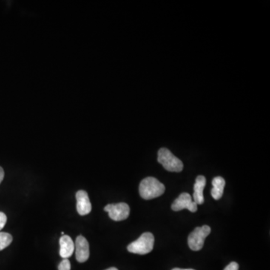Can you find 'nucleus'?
Instances as JSON below:
<instances>
[{
	"label": "nucleus",
	"mask_w": 270,
	"mask_h": 270,
	"mask_svg": "<svg viewBox=\"0 0 270 270\" xmlns=\"http://www.w3.org/2000/svg\"><path fill=\"white\" fill-rule=\"evenodd\" d=\"M76 259L79 263H84L89 257V245L83 236L77 237L75 245Z\"/></svg>",
	"instance_id": "nucleus-7"
},
{
	"label": "nucleus",
	"mask_w": 270,
	"mask_h": 270,
	"mask_svg": "<svg viewBox=\"0 0 270 270\" xmlns=\"http://www.w3.org/2000/svg\"><path fill=\"white\" fill-rule=\"evenodd\" d=\"M165 191V186L154 177L143 179L139 186L140 196L145 200H151L160 197Z\"/></svg>",
	"instance_id": "nucleus-1"
},
{
	"label": "nucleus",
	"mask_w": 270,
	"mask_h": 270,
	"mask_svg": "<svg viewBox=\"0 0 270 270\" xmlns=\"http://www.w3.org/2000/svg\"><path fill=\"white\" fill-rule=\"evenodd\" d=\"M211 233V228L208 225L196 228L188 238V244L192 251H200L204 245L205 240Z\"/></svg>",
	"instance_id": "nucleus-4"
},
{
	"label": "nucleus",
	"mask_w": 270,
	"mask_h": 270,
	"mask_svg": "<svg viewBox=\"0 0 270 270\" xmlns=\"http://www.w3.org/2000/svg\"><path fill=\"white\" fill-rule=\"evenodd\" d=\"M60 254L63 259H68L73 254L75 244L69 236L64 235L60 240Z\"/></svg>",
	"instance_id": "nucleus-9"
},
{
	"label": "nucleus",
	"mask_w": 270,
	"mask_h": 270,
	"mask_svg": "<svg viewBox=\"0 0 270 270\" xmlns=\"http://www.w3.org/2000/svg\"><path fill=\"white\" fill-rule=\"evenodd\" d=\"M104 209L109 213V217L116 222L126 220L130 213V208L126 203L108 204Z\"/></svg>",
	"instance_id": "nucleus-5"
},
{
	"label": "nucleus",
	"mask_w": 270,
	"mask_h": 270,
	"mask_svg": "<svg viewBox=\"0 0 270 270\" xmlns=\"http://www.w3.org/2000/svg\"><path fill=\"white\" fill-rule=\"evenodd\" d=\"M158 161L165 170L170 172H181L183 170V164L181 160L165 148H161L158 151Z\"/></svg>",
	"instance_id": "nucleus-3"
},
{
	"label": "nucleus",
	"mask_w": 270,
	"mask_h": 270,
	"mask_svg": "<svg viewBox=\"0 0 270 270\" xmlns=\"http://www.w3.org/2000/svg\"><path fill=\"white\" fill-rule=\"evenodd\" d=\"M61 234H62V235H63V236L65 235L64 232H62Z\"/></svg>",
	"instance_id": "nucleus-19"
},
{
	"label": "nucleus",
	"mask_w": 270,
	"mask_h": 270,
	"mask_svg": "<svg viewBox=\"0 0 270 270\" xmlns=\"http://www.w3.org/2000/svg\"><path fill=\"white\" fill-rule=\"evenodd\" d=\"M77 210L81 215H88L92 211V205L87 192L80 190L76 194Z\"/></svg>",
	"instance_id": "nucleus-8"
},
{
	"label": "nucleus",
	"mask_w": 270,
	"mask_h": 270,
	"mask_svg": "<svg viewBox=\"0 0 270 270\" xmlns=\"http://www.w3.org/2000/svg\"><path fill=\"white\" fill-rule=\"evenodd\" d=\"M172 270H194L192 269H180V268H174Z\"/></svg>",
	"instance_id": "nucleus-17"
},
{
	"label": "nucleus",
	"mask_w": 270,
	"mask_h": 270,
	"mask_svg": "<svg viewBox=\"0 0 270 270\" xmlns=\"http://www.w3.org/2000/svg\"><path fill=\"white\" fill-rule=\"evenodd\" d=\"M154 242L155 238L153 234L149 232L144 233L136 241L128 245V251L141 255L148 254L153 249Z\"/></svg>",
	"instance_id": "nucleus-2"
},
{
	"label": "nucleus",
	"mask_w": 270,
	"mask_h": 270,
	"mask_svg": "<svg viewBox=\"0 0 270 270\" xmlns=\"http://www.w3.org/2000/svg\"><path fill=\"white\" fill-rule=\"evenodd\" d=\"M5 172L4 170L3 169L2 167H0V184L3 182V179H4Z\"/></svg>",
	"instance_id": "nucleus-16"
},
{
	"label": "nucleus",
	"mask_w": 270,
	"mask_h": 270,
	"mask_svg": "<svg viewBox=\"0 0 270 270\" xmlns=\"http://www.w3.org/2000/svg\"><path fill=\"white\" fill-rule=\"evenodd\" d=\"M212 184L213 186V189L211 190L212 197L215 200H219L223 196L224 189L225 186V179L222 178V177H216L212 180Z\"/></svg>",
	"instance_id": "nucleus-11"
},
{
	"label": "nucleus",
	"mask_w": 270,
	"mask_h": 270,
	"mask_svg": "<svg viewBox=\"0 0 270 270\" xmlns=\"http://www.w3.org/2000/svg\"><path fill=\"white\" fill-rule=\"evenodd\" d=\"M58 269L59 270H70V261L68 259H63V261L59 265Z\"/></svg>",
	"instance_id": "nucleus-13"
},
{
	"label": "nucleus",
	"mask_w": 270,
	"mask_h": 270,
	"mask_svg": "<svg viewBox=\"0 0 270 270\" xmlns=\"http://www.w3.org/2000/svg\"><path fill=\"white\" fill-rule=\"evenodd\" d=\"M105 270H118V269H117V268H115V267H111V268H108V269H105Z\"/></svg>",
	"instance_id": "nucleus-18"
},
{
	"label": "nucleus",
	"mask_w": 270,
	"mask_h": 270,
	"mask_svg": "<svg viewBox=\"0 0 270 270\" xmlns=\"http://www.w3.org/2000/svg\"><path fill=\"white\" fill-rule=\"evenodd\" d=\"M224 270H239L238 263H236V262H231Z\"/></svg>",
	"instance_id": "nucleus-15"
},
{
	"label": "nucleus",
	"mask_w": 270,
	"mask_h": 270,
	"mask_svg": "<svg viewBox=\"0 0 270 270\" xmlns=\"http://www.w3.org/2000/svg\"><path fill=\"white\" fill-rule=\"evenodd\" d=\"M173 210L180 211L184 209H189L190 212H195L197 210V205L195 202L193 201L191 195L188 193H182L178 198L176 199L171 206Z\"/></svg>",
	"instance_id": "nucleus-6"
},
{
	"label": "nucleus",
	"mask_w": 270,
	"mask_h": 270,
	"mask_svg": "<svg viewBox=\"0 0 270 270\" xmlns=\"http://www.w3.org/2000/svg\"><path fill=\"white\" fill-rule=\"evenodd\" d=\"M206 180L204 176H198L196 179L194 186V200L197 205H201L204 203L203 189L206 186Z\"/></svg>",
	"instance_id": "nucleus-10"
},
{
	"label": "nucleus",
	"mask_w": 270,
	"mask_h": 270,
	"mask_svg": "<svg viewBox=\"0 0 270 270\" xmlns=\"http://www.w3.org/2000/svg\"><path fill=\"white\" fill-rule=\"evenodd\" d=\"M13 237L8 233L0 232V251L7 248L12 243Z\"/></svg>",
	"instance_id": "nucleus-12"
},
{
	"label": "nucleus",
	"mask_w": 270,
	"mask_h": 270,
	"mask_svg": "<svg viewBox=\"0 0 270 270\" xmlns=\"http://www.w3.org/2000/svg\"><path fill=\"white\" fill-rule=\"evenodd\" d=\"M6 222H7V217H6V214L0 212V231L4 228Z\"/></svg>",
	"instance_id": "nucleus-14"
}]
</instances>
